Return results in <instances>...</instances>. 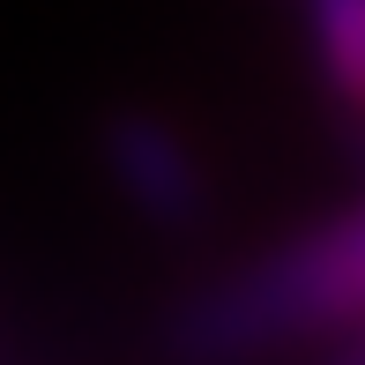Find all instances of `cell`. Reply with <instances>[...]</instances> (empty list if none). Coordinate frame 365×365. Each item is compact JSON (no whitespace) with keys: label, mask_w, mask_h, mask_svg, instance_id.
Returning a JSON list of instances; mask_svg holds the SVG:
<instances>
[{"label":"cell","mask_w":365,"mask_h":365,"mask_svg":"<svg viewBox=\"0 0 365 365\" xmlns=\"http://www.w3.org/2000/svg\"><path fill=\"white\" fill-rule=\"evenodd\" d=\"M358 365H365V358H358Z\"/></svg>","instance_id":"277c9868"},{"label":"cell","mask_w":365,"mask_h":365,"mask_svg":"<svg viewBox=\"0 0 365 365\" xmlns=\"http://www.w3.org/2000/svg\"><path fill=\"white\" fill-rule=\"evenodd\" d=\"M365 321V209L343 224H321L291 239L284 254L224 276L179 313L172 343L194 365H246L261 351H284L321 328H358Z\"/></svg>","instance_id":"6da1fadb"},{"label":"cell","mask_w":365,"mask_h":365,"mask_svg":"<svg viewBox=\"0 0 365 365\" xmlns=\"http://www.w3.org/2000/svg\"><path fill=\"white\" fill-rule=\"evenodd\" d=\"M306 23L328 90L365 120V0H306Z\"/></svg>","instance_id":"3957f363"},{"label":"cell","mask_w":365,"mask_h":365,"mask_svg":"<svg viewBox=\"0 0 365 365\" xmlns=\"http://www.w3.org/2000/svg\"><path fill=\"white\" fill-rule=\"evenodd\" d=\"M105 172H112V187L164 231L194 224L202 202H209V179H202V164H194L187 135H172V127L149 120V112L105 120Z\"/></svg>","instance_id":"7a4b0ae2"}]
</instances>
